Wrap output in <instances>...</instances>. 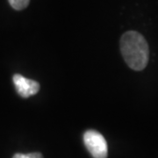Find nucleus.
Instances as JSON below:
<instances>
[{
	"mask_svg": "<svg viewBox=\"0 0 158 158\" xmlns=\"http://www.w3.org/2000/svg\"><path fill=\"white\" fill-rule=\"evenodd\" d=\"M8 1H9L11 7L17 11L25 9L28 6L29 2H30V0H8Z\"/></svg>",
	"mask_w": 158,
	"mask_h": 158,
	"instance_id": "nucleus-4",
	"label": "nucleus"
},
{
	"mask_svg": "<svg viewBox=\"0 0 158 158\" xmlns=\"http://www.w3.org/2000/svg\"><path fill=\"white\" fill-rule=\"evenodd\" d=\"M12 80L19 95L25 98L35 95L40 90L38 82L32 79L26 78L19 74H15L12 77Z\"/></svg>",
	"mask_w": 158,
	"mask_h": 158,
	"instance_id": "nucleus-3",
	"label": "nucleus"
},
{
	"mask_svg": "<svg viewBox=\"0 0 158 158\" xmlns=\"http://www.w3.org/2000/svg\"><path fill=\"white\" fill-rule=\"evenodd\" d=\"M84 142L93 158H107V143L100 133L95 130L86 131L84 135Z\"/></svg>",
	"mask_w": 158,
	"mask_h": 158,
	"instance_id": "nucleus-2",
	"label": "nucleus"
},
{
	"mask_svg": "<svg viewBox=\"0 0 158 158\" xmlns=\"http://www.w3.org/2000/svg\"><path fill=\"white\" fill-rule=\"evenodd\" d=\"M120 51L125 62L132 69L140 71L147 66L149 48L145 38L138 32L129 31L121 36Z\"/></svg>",
	"mask_w": 158,
	"mask_h": 158,
	"instance_id": "nucleus-1",
	"label": "nucleus"
},
{
	"mask_svg": "<svg viewBox=\"0 0 158 158\" xmlns=\"http://www.w3.org/2000/svg\"><path fill=\"white\" fill-rule=\"evenodd\" d=\"M12 158H43L40 153H30V154H15Z\"/></svg>",
	"mask_w": 158,
	"mask_h": 158,
	"instance_id": "nucleus-5",
	"label": "nucleus"
}]
</instances>
